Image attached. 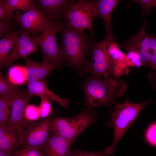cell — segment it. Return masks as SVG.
Instances as JSON below:
<instances>
[{
	"label": "cell",
	"mask_w": 156,
	"mask_h": 156,
	"mask_svg": "<svg viewBox=\"0 0 156 156\" xmlns=\"http://www.w3.org/2000/svg\"><path fill=\"white\" fill-rule=\"evenodd\" d=\"M127 88L125 81L118 77L91 76L83 86L87 108L110 106L114 104L116 98L124 94Z\"/></svg>",
	"instance_id": "6da1fadb"
},
{
	"label": "cell",
	"mask_w": 156,
	"mask_h": 156,
	"mask_svg": "<svg viewBox=\"0 0 156 156\" xmlns=\"http://www.w3.org/2000/svg\"><path fill=\"white\" fill-rule=\"evenodd\" d=\"M62 41L60 47L61 64L74 68H82L91 46L94 42L84 31L77 30L66 22L61 23L60 31Z\"/></svg>",
	"instance_id": "7a4b0ae2"
},
{
	"label": "cell",
	"mask_w": 156,
	"mask_h": 156,
	"mask_svg": "<svg viewBox=\"0 0 156 156\" xmlns=\"http://www.w3.org/2000/svg\"><path fill=\"white\" fill-rule=\"evenodd\" d=\"M149 103V101H146L132 103L128 99L121 103L114 102L113 104L114 108L111 112L107 124L109 127H113L114 130L112 144L111 146L106 148L109 155L113 154L117 144L140 112Z\"/></svg>",
	"instance_id": "3957f363"
},
{
	"label": "cell",
	"mask_w": 156,
	"mask_h": 156,
	"mask_svg": "<svg viewBox=\"0 0 156 156\" xmlns=\"http://www.w3.org/2000/svg\"><path fill=\"white\" fill-rule=\"evenodd\" d=\"M112 41L113 38L106 35L101 41L92 44L87 56L90 59L85 61L82 68L84 73L99 78L113 75L114 64L107 50L108 44Z\"/></svg>",
	"instance_id": "277c9868"
},
{
	"label": "cell",
	"mask_w": 156,
	"mask_h": 156,
	"mask_svg": "<svg viewBox=\"0 0 156 156\" xmlns=\"http://www.w3.org/2000/svg\"><path fill=\"white\" fill-rule=\"evenodd\" d=\"M99 119L96 112L87 108L72 118L53 117L51 131L55 132L73 143L86 128Z\"/></svg>",
	"instance_id": "5b68a950"
},
{
	"label": "cell",
	"mask_w": 156,
	"mask_h": 156,
	"mask_svg": "<svg viewBox=\"0 0 156 156\" xmlns=\"http://www.w3.org/2000/svg\"><path fill=\"white\" fill-rule=\"evenodd\" d=\"M61 26L59 22H49L40 34L32 36L40 47L43 57L42 62L58 70L61 68L62 54L56 36Z\"/></svg>",
	"instance_id": "8992f818"
},
{
	"label": "cell",
	"mask_w": 156,
	"mask_h": 156,
	"mask_svg": "<svg viewBox=\"0 0 156 156\" xmlns=\"http://www.w3.org/2000/svg\"><path fill=\"white\" fill-rule=\"evenodd\" d=\"M97 16L95 0H73L66 12L64 18L70 26L77 30H90L93 35V20Z\"/></svg>",
	"instance_id": "52a82bcc"
},
{
	"label": "cell",
	"mask_w": 156,
	"mask_h": 156,
	"mask_svg": "<svg viewBox=\"0 0 156 156\" xmlns=\"http://www.w3.org/2000/svg\"><path fill=\"white\" fill-rule=\"evenodd\" d=\"M53 118L48 116L38 120L28 121L23 132L22 143L24 148H32L42 151L51 132V123Z\"/></svg>",
	"instance_id": "ba28073f"
},
{
	"label": "cell",
	"mask_w": 156,
	"mask_h": 156,
	"mask_svg": "<svg viewBox=\"0 0 156 156\" xmlns=\"http://www.w3.org/2000/svg\"><path fill=\"white\" fill-rule=\"evenodd\" d=\"M146 24L145 20L138 33L124 43L122 46L127 49V53L135 57L141 64L150 66L152 51L150 36L145 31Z\"/></svg>",
	"instance_id": "9c48e42d"
},
{
	"label": "cell",
	"mask_w": 156,
	"mask_h": 156,
	"mask_svg": "<svg viewBox=\"0 0 156 156\" xmlns=\"http://www.w3.org/2000/svg\"><path fill=\"white\" fill-rule=\"evenodd\" d=\"M32 96L27 90H25L14 101L5 125L16 131L21 144L23 132L28 121L25 118V110Z\"/></svg>",
	"instance_id": "30bf717a"
},
{
	"label": "cell",
	"mask_w": 156,
	"mask_h": 156,
	"mask_svg": "<svg viewBox=\"0 0 156 156\" xmlns=\"http://www.w3.org/2000/svg\"><path fill=\"white\" fill-rule=\"evenodd\" d=\"M15 23L24 30L28 31L32 36L41 32L49 22L47 16L41 10H33L13 16Z\"/></svg>",
	"instance_id": "8fae6325"
},
{
	"label": "cell",
	"mask_w": 156,
	"mask_h": 156,
	"mask_svg": "<svg viewBox=\"0 0 156 156\" xmlns=\"http://www.w3.org/2000/svg\"><path fill=\"white\" fill-rule=\"evenodd\" d=\"M30 32L23 30L17 38L10 53L6 57L4 66H9L16 60L26 58L36 52L38 45L35 39L30 35Z\"/></svg>",
	"instance_id": "7c38bea8"
},
{
	"label": "cell",
	"mask_w": 156,
	"mask_h": 156,
	"mask_svg": "<svg viewBox=\"0 0 156 156\" xmlns=\"http://www.w3.org/2000/svg\"><path fill=\"white\" fill-rule=\"evenodd\" d=\"M42 151L45 156H70L73 143L55 132H51Z\"/></svg>",
	"instance_id": "4fadbf2b"
},
{
	"label": "cell",
	"mask_w": 156,
	"mask_h": 156,
	"mask_svg": "<svg viewBox=\"0 0 156 156\" xmlns=\"http://www.w3.org/2000/svg\"><path fill=\"white\" fill-rule=\"evenodd\" d=\"M73 0H36L40 10L47 16L50 22H58L64 18L65 14Z\"/></svg>",
	"instance_id": "5bb4252c"
},
{
	"label": "cell",
	"mask_w": 156,
	"mask_h": 156,
	"mask_svg": "<svg viewBox=\"0 0 156 156\" xmlns=\"http://www.w3.org/2000/svg\"><path fill=\"white\" fill-rule=\"evenodd\" d=\"M27 86V91L32 96H37L41 99L55 101L64 108H68L70 103L67 99H62L49 90L46 86L45 80L34 81Z\"/></svg>",
	"instance_id": "9a60e30c"
},
{
	"label": "cell",
	"mask_w": 156,
	"mask_h": 156,
	"mask_svg": "<svg viewBox=\"0 0 156 156\" xmlns=\"http://www.w3.org/2000/svg\"><path fill=\"white\" fill-rule=\"evenodd\" d=\"M25 66L27 73L26 85L30 82L40 80H45L48 75L56 69L53 66L42 62L32 61L25 58Z\"/></svg>",
	"instance_id": "2e32d148"
},
{
	"label": "cell",
	"mask_w": 156,
	"mask_h": 156,
	"mask_svg": "<svg viewBox=\"0 0 156 156\" xmlns=\"http://www.w3.org/2000/svg\"><path fill=\"white\" fill-rule=\"evenodd\" d=\"M119 1L118 0H95L97 16L100 17L102 19L106 35L112 38L111 17L114 9Z\"/></svg>",
	"instance_id": "e0dca14e"
},
{
	"label": "cell",
	"mask_w": 156,
	"mask_h": 156,
	"mask_svg": "<svg viewBox=\"0 0 156 156\" xmlns=\"http://www.w3.org/2000/svg\"><path fill=\"white\" fill-rule=\"evenodd\" d=\"M16 131L4 125H0V149L14 154L21 143Z\"/></svg>",
	"instance_id": "ac0fdd59"
},
{
	"label": "cell",
	"mask_w": 156,
	"mask_h": 156,
	"mask_svg": "<svg viewBox=\"0 0 156 156\" xmlns=\"http://www.w3.org/2000/svg\"><path fill=\"white\" fill-rule=\"evenodd\" d=\"M22 29L10 31L0 40V65L4 66L5 60L10 51L12 50L14 42L18 36L22 31Z\"/></svg>",
	"instance_id": "d6986e66"
},
{
	"label": "cell",
	"mask_w": 156,
	"mask_h": 156,
	"mask_svg": "<svg viewBox=\"0 0 156 156\" xmlns=\"http://www.w3.org/2000/svg\"><path fill=\"white\" fill-rule=\"evenodd\" d=\"M107 50L114 64L113 75L118 77V70H119V67L127 64L126 55H125L119 49L118 44L113 41L111 42L108 44Z\"/></svg>",
	"instance_id": "ffe728a7"
},
{
	"label": "cell",
	"mask_w": 156,
	"mask_h": 156,
	"mask_svg": "<svg viewBox=\"0 0 156 156\" xmlns=\"http://www.w3.org/2000/svg\"><path fill=\"white\" fill-rule=\"evenodd\" d=\"M27 73L25 66H14L10 68L8 72L9 82L15 85L26 84Z\"/></svg>",
	"instance_id": "44dd1931"
},
{
	"label": "cell",
	"mask_w": 156,
	"mask_h": 156,
	"mask_svg": "<svg viewBox=\"0 0 156 156\" xmlns=\"http://www.w3.org/2000/svg\"><path fill=\"white\" fill-rule=\"evenodd\" d=\"M36 1L33 0H7L5 4L14 11L19 10L25 12L33 10H38Z\"/></svg>",
	"instance_id": "7402d4cb"
},
{
	"label": "cell",
	"mask_w": 156,
	"mask_h": 156,
	"mask_svg": "<svg viewBox=\"0 0 156 156\" xmlns=\"http://www.w3.org/2000/svg\"><path fill=\"white\" fill-rule=\"evenodd\" d=\"M26 90L20 88L18 91L11 94L0 96V111H11L14 101Z\"/></svg>",
	"instance_id": "603a6c76"
},
{
	"label": "cell",
	"mask_w": 156,
	"mask_h": 156,
	"mask_svg": "<svg viewBox=\"0 0 156 156\" xmlns=\"http://www.w3.org/2000/svg\"><path fill=\"white\" fill-rule=\"evenodd\" d=\"M20 88H18L14 85L9 83L6 78L0 74V96H2L14 93Z\"/></svg>",
	"instance_id": "cb8c5ba5"
},
{
	"label": "cell",
	"mask_w": 156,
	"mask_h": 156,
	"mask_svg": "<svg viewBox=\"0 0 156 156\" xmlns=\"http://www.w3.org/2000/svg\"><path fill=\"white\" fill-rule=\"evenodd\" d=\"M25 116L28 121H34L40 117L38 107L32 105H28L25 110Z\"/></svg>",
	"instance_id": "d4e9b609"
},
{
	"label": "cell",
	"mask_w": 156,
	"mask_h": 156,
	"mask_svg": "<svg viewBox=\"0 0 156 156\" xmlns=\"http://www.w3.org/2000/svg\"><path fill=\"white\" fill-rule=\"evenodd\" d=\"M40 112V117L41 118L48 116L52 111L51 104L49 100L42 99L38 107Z\"/></svg>",
	"instance_id": "484cf974"
},
{
	"label": "cell",
	"mask_w": 156,
	"mask_h": 156,
	"mask_svg": "<svg viewBox=\"0 0 156 156\" xmlns=\"http://www.w3.org/2000/svg\"><path fill=\"white\" fill-rule=\"evenodd\" d=\"M3 2L0 1V21L11 20L13 18V14L14 11L8 6L5 3V1Z\"/></svg>",
	"instance_id": "4316f807"
},
{
	"label": "cell",
	"mask_w": 156,
	"mask_h": 156,
	"mask_svg": "<svg viewBox=\"0 0 156 156\" xmlns=\"http://www.w3.org/2000/svg\"><path fill=\"white\" fill-rule=\"evenodd\" d=\"M13 156H45L40 151L32 148H24L22 149L16 151Z\"/></svg>",
	"instance_id": "83f0119b"
},
{
	"label": "cell",
	"mask_w": 156,
	"mask_h": 156,
	"mask_svg": "<svg viewBox=\"0 0 156 156\" xmlns=\"http://www.w3.org/2000/svg\"><path fill=\"white\" fill-rule=\"evenodd\" d=\"M109 155L108 153L106 148L97 152H88L76 149L72 152L70 156H109Z\"/></svg>",
	"instance_id": "f1b7e54d"
},
{
	"label": "cell",
	"mask_w": 156,
	"mask_h": 156,
	"mask_svg": "<svg viewBox=\"0 0 156 156\" xmlns=\"http://www.w3.org/2000/svg\"><path fill=\"white\" fill-rule=\"evenodd\" d=\"M146 137L149 144L156 146V122L149 126L146 131Z\"/></svg>",
	"instance_id": "f546056e"
},
{
	"label": "cell",
	"mask_w": 156,
	"mask_h": 156,
	"mask_svg": "<svg viewBox=\"0 0 156 156\" xmlns=\"http://www.w3.org/2000/svg\"><path fill=\"white\" fill-rule=\"evenodd\" d=\"M132 2L140 4L142 7V13L146 15L150 13L151 8L152 7H155V0H134Z\"/></svg>",
	"instance_id": "4dcf8cb0"
},
{
	"label": "cell",
	"mask_w": 156,
	"mask_h": 156,
	"mask_svg": "<svg viewBox=\"0 0 156 156\" xmlns=\"http://www.w3.org/2000/svg\"><path fill=\"white\" fill-rule=\"evenodd\" d=\"M150 43L152 51V57L150 66L156 70V37L150 35Z\"/></svg>",
	"instance_id": "1f68e13d"
},
{
	"label": "cell",
	"mask_w": 156,
	"mask_h": 156,
	"mask_svg": "<svg viewBox=\"0 0 156 156\" xmlns=\"http://www.w3.org/2000/svg\"><path fill=\"white\" fill-rule=\"evenodd\" d=\"M11 20H4L0 21V37H2L10 32L11 28Z\"/></svg>",
	"instance_id": "d6a6232c"
},
{
	"label": "cell",
	"mask_w": 156,
	"mask_h": 156,
	"mask_svg": "<svg viewBox=\"0 0 156 156\" xmlns=\"http://www.w3.org/2000/svg\"><path fill=\"white\" fill-rule=\"evenodd\" d=\"M13 155L0 149V156H13Z\"/></svg>",
	"instance_id": "836d02e7"
},
{
	"label": "cell",
	"mask_w": 156,
	"mask_h": 156,
	"mask_svg": "<svg viewBox=\"0 0 156 156\" xmlns=\"http://www.w3.org/2000/svg\"><path fill=\"white\" fill-rule=\"evenodd\" d=\"M155 7H156V5H155Z\"/></svg>",
	"instance_id": "e575fe53"
}]
</instances>
